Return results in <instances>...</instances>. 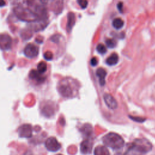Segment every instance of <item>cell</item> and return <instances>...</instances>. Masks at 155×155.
Returning <instances> with one entry per match:
<instances>
[{
  "instance_id": "6da1fadb",
  "label": "cell",
  "mask_w": 155,
  "mask_h": 155,
  "mask_svg": "<svg viewBox=\"0 0 155 155\" xmlns=\"http://www.w3.org/2000/svg\"><path fill=\"white\" fill-rule=\"evenodd\" d=\"M79 84L71 78H65L59 81L58 85L59 93L64 97H73L78 93Z\"/></svg>"
},
{
  "instance_id": "7a4b0ae2",
  "label": "cell",
  "mask_w": 155,
  "mask_h": 155,
  "mask_svg": "<svg viewBox=\"0 0 155 155\" xmlns=\"http://www.w3.org/2000/svg\"><path fill=\"white\" fill-rule=\"evenodd\" d=\"M152 149L151 142L145 139H135L128 147L126 152L127 155H144Z\"/></svg>"
},
{
  "instance_id": "3957f363",
  "label": "cell",
  "mask_w": 155,
  "mask_h": 155,
  "mask_svg": "<svg viewBox=\"0 0 155 155\" xmlns=\"http://www.w3.org/2000/svg\"><path fill=\"white\" fill-rule=\"evenodd\" d=\"M102 141L106 146L115 150L122 148L124 144L123 138L115 133H109L105 134L102 138Z\"/></svg>"
},
{
  "instance_id": "277c9868",
  "label": "cell",
  "mask_w": 155,
  "mask_h": 155,
  "mask_svg": "<svg viewBox=\"0 0 155 155\" xmlns=\"http://www.w3.org/2000/svg\"><path fill=\"white\" fill-rule=\"evenodd\" d=\"M15 13L18 18L25 21H33L36 17L33 12H31L28 9H25L21 7L16 8L15 9Z\"/></svg>"
},
{
  "instance_id": "5b68a950",
  "label": "cell",
  "mask_w": 155,
  "mask_h": 155,
  "mask_svg": "<svg viewBox=\"0 0 155 155\" xmlns=\"http://www.w3.org/2000/svg\"><path fill=\"white\" fill-rule=\"evenodd\" d=\"M46 148L52 152H55L58 151L61 148V144L58 141V140L54 137H48L45 143Z\"/></svg>"
},
{
  "instance_id": "8992f818",
  "label": "cell",
  "mask_w": 155,
  "mask_h": 155,
  "mask_svg": "<svg viewBox=\"0 0 155 155\" xmlns=\"http://www.w3.org/2000/svg\"><path fill=\"white\" fill-rule=\"evenodd\" d=\"M24 53L26 57L28 58H33L38 56L39 53V48L36 45L33 44H28L25 46Z\"/></svg>"
},
{
  "instance_id": "52a82bcc",
  "label": "cell",
  "mask_w": 155,
  "mask_h": 155,
  "mask_svg": "<svg viewBox=\"0 0 155 155\" xmlns=\"http://www.w3.org/2000/svg\"><path fill=\"white\" fill-rule=\"evenodd\" d=\"M20 137L30 138L32 136V127L30 124H23L18 128Z\"/></svg>"
},
{
  "instance_id": "ba28073f",
  "label": "cell",
  "mask_w": 155,
  "mask_h": 155,
  "mask_svg": "<svg viewBox=\"0 0 155 155\" xmlns=\"http://www.w3.org/2000/svg\"><path fill=\"white\" fill-rule=\"evenodd\" d=\"M12 38L7 34H0V48L3 50H8L12 45Z\"/></svg>"
},
{
  "instance_id": "9c48e42d",
  "label": "cell",
  "mask_w": 155,
  "mask_h": 155,
  "mask_svg": "<svg viewBox=\"0 0 155 155\" xmlns=\"http://www.w3.org/2000/svg\"><path fill=\"white\" fill-rule=\"evenodd\" d=\"M104 99L107 107L110 109L114 110L117 107V101L111 94L108 93H105L104 95Z\"/></svg>"
},
{
  "instance_id": "30bf717a",
  "label": "cell",
  "mask_w": 155,
  "mask_h": 155,
  "mask_svg": "<svg viewBox=\"0 0 155 155\" xmlns=\"http://www.w3.org/2000/svg\"><path fill=\"white\" fill-rule=\"evenodd\" d=\"M93 143L89 139L83 140L80 145V150L84 154H90L92 150Z\"/></svg>"
},
{
  "instance_id": "8fae6325",
  "label": "cell",
  "mask_w": 155,
  "mask_h": 155,
  "mask_svg": "<svg viewBox=\"0 0 155 155\" xmlns=\"http://www.w3.org/2000/svg\"><path fill=\"white\" fill-rule=\"evenodd\" d=\"M76 22V17L74 13L73 12H69L67 15V23L66 26V30L68 33H70L73 26L74 25Z\"/></svg>"
},
{
  "instance_id": "7c38bea8",
  "label": "cell",
  "mask_w": 155,
  "mask_h": 155,
  "mask_svg": "<svg viewBox=\"0 0 155 155\" xmlns=\"http://www.w3.org/2000/svg\"><path fill=\"white\" fill-rule=\"evenodd\" d=\"M29 78L33 80H35L39 82H42L45 80V78L42 76L38 70H31L29 73Z\"/></svg>"
},
{
  "instance_id": "4fadbf2b",
  "label": "cell",
  "mask_w": 155,
  "mask_h": 155,
  "mask_svg": "<svg viewBox=\"0 0 155 155\" xmlns=\"http://www.w3.org/2000/svg\"><path fill=\"white\" fill-rule=\"evenodd\" d=\"M97 76L99 78V83L101 86H103L105 84V77L107 76V71L103 68H99L96 72Z\"/></svg>"
},
{
  "instance_id": "5bb4252c",
  "label": "cell",
  "mask_w": 155,
  "mask_h": 155,
  "mask_svg": "<svg viewBox=\"0 0 155 155\" xmlns=\"http://www.w3.org/2000/svg\"><path fill=\"white\" fill-rule=\"evenodd\" d=\"M94 155H110L108 149L102 145L97 146L94 151Z\"/></svg>"
},
{
  "instance_id": "9a60e30c",
  "label": "cell",
  "mask_w": 155,
  "mask_h": 155,
  "mask_svg": "<svg viewBox=\"0 0 155 155\" xmlns=\"http://www.w3.org/2000/svg\"><path fill=\"white\" fill-rule=\"evenodd\" d=\"M119 57L117 54L113 53L106 59V63L108 65H114L117 63Z\"/></svg>"
},
{
  "instance_id": "2e32d148",
  "label": "cell",
  "mask_w": 155,
  "mask_h": 155,
  "mask_svg": "<svg viewBox=\"0 0 155 155\" xmlns=\"http://www.w3.org/2000/svg\"><path fill=\"white\" fill-rule=\"evenodd\" d=\"M81 131L85 136H90L92 133V127L90 124H85L81 128Z\"/></svg>"
},
{
  "instance_id": "e0dca14e",
  "label": "cell",
  "mask_w": 155,
  "mask_h": 155,
  "mask_svg": "<svg viewBox=\"0 0 155 155\" xmlns=\"http://www.w3.org/2000/svg\"><path fill=\"white\" fill-rule=\"evenodd\" d=\"M112 25L113 27L116 29H120L124 26V21L122 19L119 18H116L113 21Z\"/></svg>"
},
{
  "instance_id": "ac0fdd59",
  "label": "cell",
  "mask_w": 155,
  "mask_h": 155,
  "mask_svg": "<svg viewBox=\"0 0 155 155\" xmlns=\"http://www.w3.org/2000/svg\"><path fill=\"white\" fill-rule=\"evenodd\" d=\"M43 110H44V114L47 115V116H50V115L54 113V108L50 105H45Z\"/></svg>"
},
{
  "instance_id": "d6986e66",
  "label": "cell",
  "mask_w": 155,
  "mask_h": 155,
  "mask_svg": "<svg viewBox=\"0 0 155 155\" xmlns=\"http://www.w3.org/2000/svg\"><path fill=\"white\" fill-rule=\"evenodd\" d=\"M37 70L41 74L45 73L47 70V64L44 61H41L40 62L38 66H37Z\"/></svg>"
},
{
  "instance_id": "ffe728a7",
  "label": "cell",
  "mask_w": 155,
  "mask_h": 155,
  "mask_svg": "<svg viewBox=\"0 0 155 155\" xmlns=\"http://www.w3.org/2000/svg\"><path fill=\"white\" fill-rule=\"evenodd\" d=\"M105 43L107 47L111 48L115 47L117 44V42L114 39H107L105 41Z\"/></svg>"
},
{
  "instance_id": "44dd1931",
  "label": "cell",
  "mask_w": 155,
  "mask_h": 155,
  "mask_svg": "<svg viewBox=\"0 0 155 155\" xmlns=\"http://www.w3.org/2000/svg\"><path fill=\"white\" fill-rule=\"evenodd\" d=\"M96 50L97 52L101 54H104L107 52V48L102 44H99L96 47Z\"/></svg>"
},
{
  "instance_id": "7402d4cb",
  "label": "cell",
  "mask_w": 155,
  "mask_h": 155,
  "mask_svg": "<svg viewBox=\"0 0 155 155\" xmlns=\"http://www.w3.org/2000/svg\"><path fill=\"white\" fill-rule=\"evenodd\" d=\"M77 2L79 6L82 8H85L88 5V1L87 0H77Z\"/></svg>"
},
{
  "instance_id": "603a6c76",
  "label": "cell",
  "mask_w": 155,
  "mask_h": 155,
  "mask_svg": "<svg viewBox=\"0 0 155 155\" xmlns=\"http://www.w3.org/2000/svg\"><path fill=\"white\" fill-rule=\"evenodd\" d=\"M44 57L45 59H46L47 61H50L53 59V53L51 51H47L44 54Z\"/></svg>"
},
{
  "instance_id": "cb8c5ba5",
  "label": "cell",
  "mask_w": 155,
  "mask_h": 155,
  "mask_svg": "<svg viewBox=\"0 0 155 155\" xmlns=\"http://www.w3.org/2000/svg\"><path fill=\"white\" fill-rule=\"evenodd\" d=\"M130 117L134 120V121H136V122H143L145 119V118H142V117H134V116H130Z\"/></svg>"
},
{
  "instance_id": "d4e9b609",
  "label": "cell",
  "mask_w": 155,
  "mask_h": 155,
  "mask_svg": "<svg viewBox=\"0 0 155 155\" xmlns=\"http://www.w3.org/2000/svg\"><path fill=\"white\" fill-rule=\"evenodd\" d=\"M97 59L96 57H93L90 60V64L92 66H96L97 64Z\"/></svg>"
},
{
  "instance_id": "484cf974",
  "label": "cell",
  "mask_w": 155,
  "mask_h": 155,
  "mask_svg": "<svg viewBox=\"0 0 155 155\" xmlns=\"http://www.w3.org/2000/svg\"><path fill=\"white\" fill-rule=\"evenodd\" d=\"M117 8L120 12H122L123 9V3L122 2H119L117 4Z\"/></svg>"
},
{
  "instance_id": "4316f807",
  "label": "cell",
  "mask_w": 155,
  "mask_h": 155,
  "mask_svg": "<svg viewBox=\"0 0 155 155\" xmlns=\"http://www.w3.org/2000/svg\"><path fill=\"white\" fill-rule=\"evenodd\" d=\"M5 5V1L4 0H0V7H3Z\"/></svg>"
},
{
  "instance_id": "83f0119b",
  "label": "cell",
  "mask_w": 155,
  "mask_h": 155,
  "mask_svg": "<svg viewBox=\"0 0 155 155\" xmlns=\"http://www.w3.org/2000/svg\"><path fill=\"white\" fill-rule=\"evenodd\" d=\"M39 1H40V2H42V4H46V3H47V2H48L49 0H39Z\"/></svg>"
},
{
  "instance_id": "f1b7e54d",
  "label": "cell",
  "mask_w": 155,
  "mask_h": 155,
  "mask_svg": "<svg viewBox=\"0 0 155 155\" xmlns=\"http://www.w3.org/2000/svg\"><path fill=\"white\" fill-rule=\"evenodd\" d=\"M118 155H120V154H118ZM124 155H127L126 154H124Z\"/></svg>"
},
{
  "instance_id": "f546056e",
  "label": "cell",
  "mask_w": 155,
  "mask_h": 155,
  "mask_svg": "<svg viewBox=\"0 0 155 155\" xmlns=\"http://www.w3.org/2000/svg\"><path fill=\"white\" fill-rule=\"evenodd\" d=\"M57 155H62V154H57Z\"/></svg>"
}]
</instances>
